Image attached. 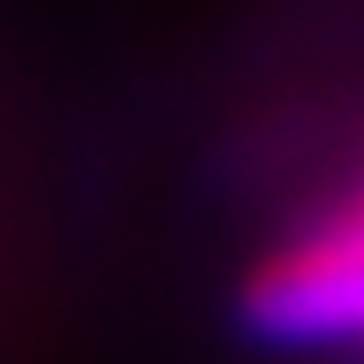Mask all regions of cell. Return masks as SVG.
Masks as SVG:
<instances>
[{"mask_svg":"<svg viewBox=\"0 0 364 364\" xmlns=\"http://www.w3.org/2000/svg\"><path fill=\"white\" fill-rule=\"evenodd\" d=\"M245 314L277 346L364 339V195L289 239L245 289Z\"/></svg>","mask_w":364,"mask_h":364,"instance_id":"cell-1","label":"cell"}]
</instances>
